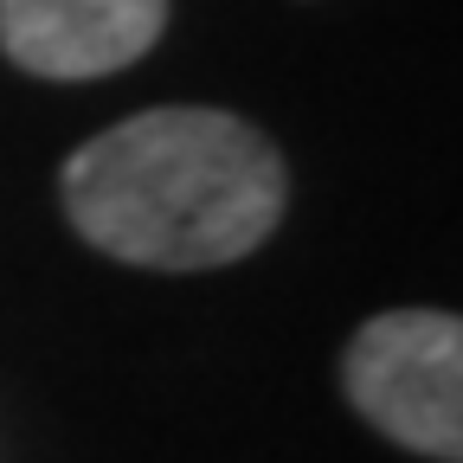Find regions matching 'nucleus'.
<instances>
[{
    "instance_id": "nucleus-1",
    "label": "nucleus",
    "mask_w": 463,
    "mask_h": 463,
    "mask_svg": "<svg viewBox=\"0 0 463 463\" xmlns=\"http://www.w3.org/2000/svg\"><path fill=\"white\" fill-rule=\"evenodd\" d=\"M283 200V155L232 109H142L65 161L78 239L142 270L239 264L277 232Z\"/></svg>"
},
{
    "instance_id": "nucleus-2",
    "label": "nucleus",
    "mask_w": 463,
    "mask_h": 463,
    "mask_svg": "<svg viewBox=\"0 0 463 463\" xmlns=\"http://www.w3.org/2000/svg\"><path fill=\"white\" fill-rule=\"evenodd\" d=\"M354 412L419 457H463V322L444 309H386L341 354Z\"/></svg>"
},
{
    "instance_id": "nucleus-3",
    "label": "nucleus",
    "mask_w": 463,
    "mask_h": 463,
    "mask_svg": "<svg viewBox=\"0 0 463 463\" xmlns=\"http://www.w3.org/2000/svg\"><path fill=\"white\" fill-rule=\"evenodd\" d=\"M167 0H0V52L33 78H109L161 39Z\"/></svg>"
}]
</instances>
